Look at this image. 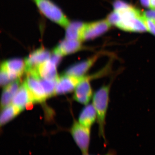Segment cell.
Here are the masks:
<instances>
[{"mask_svg":"<svg viewBox=\"0 0 155 155\" xmlns=\"http://www.w3.org/2000/svg\"><path fill=\"white\" fill-rule=\"evenodd\" d=\"M90 128L75 121L70 129L72 138L82 155L88 153L91 141Z\"/></svg>","mask_w":155,"mask_h":155,"instance_id":"277c9868","label":"cell"},{"mask_svg":"<svg viewBox=\"0 0 155 155\" xmlns=\"http://www.w3.org/2000/svg\"><path fill=\"white\" fill-rule=\"evenodd\" d=\"M116 12L119 15V22L116 25L118 28L130 32L141 33L147 31L144 22L143 14L138 9L130 5Z\"/></svg>","mask_w":155,"mask_h":155,"instance_id":"6da1fadb","label":"cell"},{"mask_svg":"<svg viewBox=\"0 0 155 155\" xmlns=\"http://www.w3.org/2000/svg\"><path fill=\"white\" fill-rule=\"evenodd\" d=\"M97 119L96 111L92 104L87 105L80 114L79 122L85 127L91 128Z\"/></svg>","mask_w":155,"mask_h":155,"instance_id":"2e32d148","label":"cell"},{"mask_svg":"<svg viewBox=\"0 0 155 155\" xmlns=\"http://www.w3.org/2000/svg\"><path fill=\"white\" fill-rule=\"evenodd\" d=\"M150 8L155 10V0H150Z\"/></svg>","mask_w":155,"mask_h":155,"instance_id":"cb8c5ba5","label":"cell"},{"mask_svg":"<svg viewBox=\"0 0 155 155\" xmlns=\"http://www.w3.org/2000/svg\"><path fill=\"white\" fill-rule=\"evenodd\" d=\"M98 73L91 76H83L75 89L73 98L80 104L87 105L93 96L90 81L99 77Z\"/></svg>","mask_w":155,"mask_h":155,"instance_id":"5b68a950","label":"cell"},{"mask_svg":"<svg viewBox=\"0 0 155 155\" xmlns=\"http://www.w3.org/2000/svg\"><path fill=\"white\" fill-rule=\"evenodd\" d=\"M81 41L65 38L60 42L53 51V54L63 56L76 52L83 48Z\"/></svg>","mask_w":155,"mask_h":155,"instance_id":"7c38bea8","label":"cell"},{"mask_svg":"<svg viewBox=\"0 0 155 155\" xmlns=\"http://www.w3.org/2000/svg\"><path fill=\"white\" fill-rule=\"evenodd\" d=\"M40 78L37 73H28L25 81L35 103L43 102L48 98Z\"/></svg>","mask_w":155,"mask_h":155,"instance_id":"8992f818","label":"cell"},{"mask_svg":"<svg viewBox=\"0 0 155 155\" xmlns=\"http://www.w3.org/2000/svg\"><path fill=\"white\" fill-rule=\"evenodd\" d=\"M62 57L54 54L50 59L41 64L38 68V73L41 78L48 80H57L58 76L57 67Z\"/></svg>","mask_w":155,"mask_h":155,"instance_id":"9c48e42d","label":"cell"},{"mask_svg":"<svg viewBox=\"0 0 155 155\" xmlns=\"http://www.w3.org/2000/svg\"><path fill=\"white\" fill-rule=\"evenodd\" d=\"M41 14L62 27L66 28L70 22L62 10L51 0H34Z\"/></svg>","mask_w":155,"mask_h":155,"instance_id":"3957f363","label":"cell"},{"mask_svg":"<svg viewBox=\"0 0 155 155\" xmlns=\"http://www.w3.org/2000/svg\"><path fill=\"white\" fill-rule=\"evenodd\" d=\"M34 103L33 98L24 81L19 87L11 104L23 111L25 108L31 107Z\"/></svg>","mask_w":155,"mask_h":155,"instance_id":"4fadbf2b","label":"cell"},{"mask_svg":"<svg viewBox=\"0 0 155 155\" xmlns=\"http://www.w3.org/2000/svg\"><path fill=\"white\" fill-rule=\"evenodd\" d=\"M145 17L152 20L155 23V10L151 9L149 11H147L143 12Z\"/></svg>","mask_w":155,"mask_h":155,"instance_id":"7402d4cb","label":"cell"},{"mask_svg":"<svg viewBox=\"0 0 155 155\" xmlns=\"http://www.w3.org/2000/svg\"><path fill=\"white\" fill-rule=\"evenodd\" d=\"M144 16V15H143ZM144 22L146 26L147 31L155 36V23L144 16Z\"/></svg>","mask_w":155,"mask_h":155,"instance_id":"44dd1931","label":"cell"},{"mask_svg":"<svg viewBox=\"0 0 155 155\" xmlns=\"http://www.w3.org/2000/svg\"><path fill=\"white\" fill-rule=\"evenodd\" d=\"M82 78L73 77L67 75L58 77L56 82L55 95L64 94L73 91Z\"/></svg>","mask_w":155,"mask_h":155,"instance_id":"8fae6325","label":"cell"},{"mask_svg":"<svg viewBox=\"0 0 155 155\" xmlns=\"http://www.w3.org/2000/svg\"><path fill=\"white\" fill-rule=\"evenodd\" d=\"M142 5L146 8H149L150 0H140Z\"/></svg>","mask_w":155,"mask_h":155,"instance_id":"603a6c76","label":"cell"},{"mask_svg":"<svg viewBox=\"0 0 155 155\" xmlns=\"http://www.w3.org/2000/svg\"><path fill=\"white\" fill-rule=\"evenodd\" d=\"M22 111L19 107L12 104L3 108L0 116L1 127L14 119Z\"/></svg>","mask_w":155,"mask_h":155,"instance_id":"ac0fdd59","label":"cell"},{"mask_svg":"<svg viewBox=\"0 0 155 155\" xmlns=\"http://www.w3.org/2000/svg\"><path fill=\"white\" fill-rule=\"evenodd\" d=\"M19 79L14 81L5 87L3 90L1 98V108L3 109L12 103L14 96L17 94L20 85Z\"/></svg>","mask_w":155,"mask_h":155,"instance_id":"9a60e30c","label":"cell"},{"mask_svg":"<svg viewBox=\"0 0 155 155\" xmlns=\"http://www.w3.org/2000/svg\"><path fill=\"white\" fill-rule=\"evenodd\" d=\"M84 24V22L78 21L70 22L65 28V38L81 41V35Z\"/></svg>","mask_w":155,"mask_h":155,"instance_id":"e0dca14e","label":"cell"},{"mask_svg":"<svg viewBox=\"0 0 155 155\" xmlns=\"http://www.w3.org/2000/svg\"><path fill=\"white\" fill-rule=\"evenodd\" d=\"M41 82L44 88L48 98L55 95L57 80H48L41 78Z\"/></svg>","mask_w":155,"mask_h":155,"instance_id":"d6986e66","label":"cell"},{"mask_svg":"<svg viewBox=\"0 0 155 155\" xmlns=\"http://www.w3.org/2000/svg\"><path fill=\"white\" fill-rule=\"evenodd\" d=\"M111 84L104 85L95 93L93 98V105L97 114V121L99 126V133L101 137L105 138L106 118L109 106Z\"/></svg>","mask_w":155,"mask_h":155,"instance_id":"7a4b0ae2","label":"cell"},{"mask_svg":"<svg viewBox=\"0 0 155 155\" xmlns=\"http://www.w3.org/2000/svg\"><path fill=\"white\" fill-rule=\"evenodd\" d=\"M8 72L12 81L19 79L25 71V61L19 58L6 60L2 63Z\"/></svg>","mask_w":155,"mask_h":155,"instance_id":"5bb4252c","label":"cell"},{"mask_svg":"<svg viewBox=\"0 0 155 155\" xmlns=\"http://www.w3.org/2000/svg\"><path fill=\"white\" fill-rule=\"evenodd\" d=\"M52 55L49 50L41 47L29 54L25 60L26 72L37 71L40 65L50 59Z\"/></svg>","mask_w":155,"mask_h":155,"instance_id":"ba28073f","label":"cell"},{"mask_svg":"<svg viewBox=\"0 0 155 155\" xmlns=\"http://www.w3.org/2000/svg\"><path fill=\"white\" fill-rule=\"evenodd\" d=\"M82 155H90L88 153L86 154H83ZM104 155H116V152H114V151H109V152L107 153L106 154Z\"/></svg>","mask_w":155,"mask_h":155,"instance_id":"d4e9b609","label":"cell"},{"mask_svg":"<svg viewBox=\"0 0 155 155\" xmlns=\"http://www.w3.org/2000/svg\"><path fill=\"white\" fill-rule=\"evenodd\" d=\"M12 82L8 72L2 64H1L0 72V84L1 86L5 87Z\"/></svg>","mask_w":155,"mask_h":155,"instance_id":"ffe728a7","label":"cell"},{"mask_svg":"<svg viewBox=\"0 0 155 155\" xmlns=\"http://www.w3.org/2000/svg\"><path fill=\"white\" fill-rule=\"evenodd\" d=\"M100 55L97 54L85 61L72 65L66 70L64 74L75 77H83L96 62Z\"/></svg>","mask_w":155,"mask_h":155,"instance_id":"30bf717a","label":"cell"},{"mask_svg":"<svg viewBox=\"0 0 155 155\" xmlns=\"http://www.w3.org/2000/svg\"><path fill=\"white\" fill-rule=\"evenodd\" d=\"M111 25L107 19L85 23L81 35V41L89 40L101 36L109 30Z\"/></svg>","mask_w":155,"mask_h":155,"instance_id":"52a82bcc","label":"cell"}]
</instances>
